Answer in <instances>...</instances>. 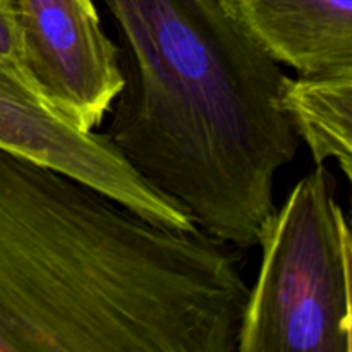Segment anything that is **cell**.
Masks as SVG:
<instances>
[{
    "label": "cell",
    "instance_id": "obj_7",
    "mask_svg": "<svg viewBox=\"0 0 352 352\" xmlns=\"http://www.w3.org/2000/svg\"><path fill=\"white\" fill-rule=\"evenodd\" d=\"M0 58L19 67V36L14 0H0Z\"/></svg>",
    "mask_w": 352,
    "mask_h": 352
},
{
    "label": "cell",
    "instance_id": "obj_1",
    "mask_svg": "<svg viewBox=\"0 0 352 352\" xmlns=\"http://www.w3.org/2000/svg\"><path fill=\"white\" fill-rule=\"evenodd\" d=\"M239 248L0 150V352H236Z\"/></svg>",
    "mask_w": 352,
    "mask_h": 352
},
{
    "label": "cell",
    "instance_id": "obj_6",
    "mask_svg": "<svg viewBox=\"0 0 352 352\" xmlns=\"http://www.w3.org/2000/svg\"><path fill=\"white\" fill-rule=\"evenodd\" d=\"M280 103L299 141L315 164L333 160L352 179V69L289 78L280 85Z\"/></svg>",
    "mask_w": 352,
    "mask_h": 352
},
{
    "label": "cell",
    "instance_id": "obj_2",
    "mask_svg": "<svg viewBox=\"0 0 352 352\" xmlns=\"http://www.w3.org/2000/svg\"><path fill=\"white\" fill-rule=\"evenodd\" d=\"M103 3L124 78L109 140L203 232L258 246L301 143L282 110L284 72L220 0Z\"/></svg>",
    "mask_w": 352,
    "mask_h": 352
},
{
    "label": "cell",
    "instance_id": "obj_5",
    "mask_svg": "<svg viewBox=\"0 0 352 352\" xmlns=\"http://www.w3.org/2000/svg\"><path fill=\"white\" fill-rule=\"evenodd\" d=\"M275 64L301 76L352 69V0H220Z\"/></svg>",
    "mask_w": 352,
    "mask_h": 352
},
{
    "label": "cell",
    "instance_id": "obj_3",
    "mask_svg": "<svg viewBox=\"0 0 352 352\" xmlns=\"http://www.w3.org/2000/svg\"><path fill=\"white\" fill-rule=\"evenodd\" d=\"M258 246L237 352H352V239L325 164L296 182Z\"/></svg>",
    "mask_w": 352,
    "mask_h": 352
},
{
    "label": "cell",
    "instance_id": "obj_4",
    "mask_svg": "<svg viewBox=\"0 0 352 352\" xmlns=\"http://www.w3.org/2000/svg\"><path fill=\"white\" fill-rule=\"evenodd\" d=\"M19 69L69 122L91 133L124 86L117 43L93 0H14Z\"/></svg>",
    "mask_w": 352,
    "mask_h": 352
}]
</instances>
